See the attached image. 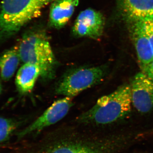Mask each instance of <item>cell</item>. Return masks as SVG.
<instances>
[{
	"label": "cell",
	"mask_w": 153,
	"mask_h": 153,
	"mask_svg": "<svg viewBox=\"0 0 153 153\" xmlns=\"http://www.w3.org/2000/svg\"><path fill=\"white\" fill-rule=\"evenodd\" d=\"M108 71V64L71 69L65 73L57 83L55 93L73 98L85 89L102 82Z\"/></svg>",
	"instance_id": "5"
},
{
	"label": "cell",
	"mask_w": 153,
	"mask_h": 153,
	"mask_svg": "<svg viewBox=\"0 0 153 153\" xmlns=\"http://www.w3.org/2000/svg\"><path fill=\"white\" fill-rule=\"evenodd\" d=\"M73 105L72 98L65 97L56 100L36 120L18 134L19 139L30 134H37L47 127L65 117Z\"/></svg>",
	"instance_id": "6"
},
{
	"label": "cell",
	"mask_w": 153,
	"mask_h": 153,
	"mask_svg": "<svg viewBox=\"0 0 153 153\" xmlns=\"http://www.w3.org/2000/svg\"><path fill=\"white\" fill-rule=\"evenodd\" d=\"M16 45L7 49L0 55V77L4 81L10 79L21 61Z\"/></svg>",
	"instance_id": "13"
},
{
	"label": "cell",
	"mask_w": 153,
	"mask_h": 153,
	"mask_svg": "<svg viewBox=\"0 0 153 153\" xmlns=\"http://www.w3.org/2000/svg\"><path fill=\"white\" fill-rule=\"evenodd\" d=\"M41 74V70L37 65L29 63H24L18 70L16 76V86L19 92L22 94L31 92Z\"/></svg>",
	"instance_id": "12"
},
{
	"label": "cell",
	"mask_w": 153,
	"mask_h": 153,
	"mask_svg": "<svg viewBox=\"0 0 153 153\" xmlns=\"http://www.w3.org/2000/svg\"><path fill=\"white\" fill-rule=\"evenodd\" d=\"M55 0H2L0 3V45L40 16Z\"/></svg>",
	"instance_id": "4"
},
{
	"label": "cell",
	"mask_w": 153,
	"mask_h": 153,
	"mask_svg": "<svg viewBox=\"0 0 153 153\" xmlns=\"http://www.w3.org/2000/svg\"><path fill=\"white\" fill-rule=\"evenodd\" d=\"M19 124L16 120L0 117V143L8 140Z\"/></svg>",
	"instance_id": "14"
},
{
	"label": "cell",
	"mask_w": 153,
	"mask_h": 153,
	"mask_svg": "<svg viewBox=\"0 0 153 153\" xmlns=\"http://www.w3.org/2000/svg\"><path fill=\"white\" fill-rule=\"evenodd\" d=\"M124 135L98 137L75 131L48 137L34 153H117L133 140Z\"/></svg>",
	"instance_id": "1"
},
{
	"label": "cell",
	"mask_w": 153,
	"mask_h": 153,
	"mask_svg": "<svg viewBox=\"0 0 153 153\" xmlns=\"http://www.w3.org/2000/svg\"><path fill=\"white\" fill-rule=\"evenodd\" d=\"M16 46L21 61L38 66L42 80L47 82L55 78L58 63L43 29L33 28L25 32Z\"/></svg>",
	"instance_id": "3"
},
{
	"label": "cell",
	"mask_w": 153,
	"mask_h": 153,
	"mask_svg": "<svg viewBox=\"0 0 153 153\" xmlns=\"http://www.w3.org/2000/svg\"><path fill=\"white\" fill-rule=\"evenodd\" d=\"M130 35L136 52L141 71L144 72L153 59V52L142 19L127 20Z\"/></svg>",
	"instance_id": "9"
},
{
	"label": "cell",
	"mask_w": 153,
	"mask_h": 153,
	"mask_svg": "<svg viewBox=\"0 0 153 153\" xmlns=\"http://www.w3.org/2000/svg\"><path fill=\"white\" fill-rule=\"evenodd\" d=\"M127 20L153 17V0H118Z\"/></svg>",
	"instance_id": "11"
},
{
	"label": "cell",
	"mask_w": 153,
	"mask_h": 153,
	"mask_svg": "<svg viewBox=\"0 0 153 153\" xmlns=\"http://www.w3.org/2000/svg\"><path fill=\"white\" fill-rule=\"evenodd\" d=\"M132 105L130 85L125 83L99 99L91 108L76 118V121L84 125L110 124L128 116Z\"/></svg>",
	"instance_id": "2"
},
{
	"label": "cell",
	"mask_w": 153,
	"mask_h": 153,
	"mask_svg": "<svg viewBox=\"0 0 153 153\" xmlns=\"http://www.w3.org/2000/svg\"><path fill=\"white\" fill-rule=\"evenodd\" d=\"M104 18L99 11L87 9L80 12L72 28V34L77 37L98 40L103 33Z\"/></svg>",
	"instance_id": "8"
},
{
	"label": "cell",
	"mask_w": 153,
	"mask_h": 153,
	"mask_svg": "<svg viewBox=\"0 0 153 153\" xmlns=\"http://www.w3.org/2000/svg\"><path fill=\"white\" fill-rule=\"evenodd\" d=\"M2 85L1 83V81H0V95H1L2 92Z\"/></svg>",
	"instance_id": "17"
},
{
	"label": "cell",
	"mask_w": 153,
	"mask_h": 153,
	"mask_svg": "<svg viewBox=\"0 0 153 153\" xmlns=\"http://www.w3.org/2000/svg\"><path fill=\"white\" fill-rule=\"evenodd\" d=\"M132 104L137 111L147 114L153 110V81L142 71L136 74L130 84Z\"/></svg>",
	"instance_id": "7"
},
{
	"label": "cell",
	"mask_w": 153,
	"mask_h": 153,
	"mask_svg": "<svg viewBox=\"0 0 153 153\" xmlns=\"http://www.w3.org/2000/svg\"><path fill=\"white\" fill-rule=\"evenodd\" d=\"M79 0H55L51 3L49 24L52 28L60 29L65 27L72 16Z\"/></svg>",
	"instance_id": "10"
},
{
	"label": "cell",
	"mask_w": 153,
	"mask_h": 153,
	"mask_svg": "<svg viewBox=\"0 0 153 153\" xmlns=\"http://www.w3.org/2000/svg\"><path fill=\"white\" fill-rule=\"evenodd\" d=\"M143 72L153 81V59Z\"/></svg>",
	"instance_id": "16"
},
{
	"label": "cell",
	"mask_w": 153,
	"mask_h": 153,
	"mask_svg": "<svg viewBox=\"0 0 153 153\" xmlns=\"http://www.w3.org/2000/svg\"><path fill=\"white\" fill-rule=\"evenodd\" d=\"M142 19L153 52V17Z\"/></svg>",
	"instance_id": "15"
}]
</instances>
